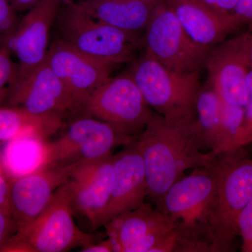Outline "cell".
I'll use <instances>...</instances> for the list:
<instances>
[{"label": "cell", "instance_id": "52a82bcc", "mask_svg": "<svg viewBox=\"0 0 252 252\" xmlns=\"http://www.w3.org/2000/svg\"><path fill=\"white\" fill-rule=\"evenodd\" d=\"M154 114L129 72L104 81L84 111V116L103 121L132 136L144 130Z\"/></svg>", "mask_w": 252, "mask_h": 252}, {"label": "cell", "instance_id": "f546056e", "mask_svg": "<svg viewBox=\"0 0 252 252\" xmlns=\"http://www.w3.org/2000/svg\"><path fill=\"white\" fill-rule=\"evenodd\" d=\"M200 1L220 14L233 13L238 0H200Z\"/></svg>", "mask_w": 252, "mask_h": 252}, {"label": "cell", "instance_id": "8992f818", "mask_svg": "<svg viewBox=\"0 0 252 252\" xmlns=\"http://www.w3.org/2000/svg\"><path fill=\"white\" fill-rule=\"evenodd\" d=\"M215 162V251L230 252L238 235L239 215L252 199V159L240 148L217 155Z\"/></svg>", "mask_w": 252, "mask_h": 252}, {"label": "cell", "instance_id": "5b68a950", "mask_svg": "<svg viewBox=\"0 0 252 252\" xmlns=\"http://www.w3.org/2000/svg\"><path fill=\"white\" fill-rule=\"evenodd\" d=\"M128 72L157 114L174 120L195 115V98L201 86L199 72L172 70L144 51Z\"/></svg>", "mask_w": 252, "mask_h": 252}, {"label": "cell", "instance_id": "8d00e7d4", "mask_svg": "<svg viewBox=\"0 0 252 252\" xmlns=\"http://www.w3.org/2000/svg\"><path fill=\"white\" fill-rule=\"evenodd\" d=\"M61 1H62L63 2H64V1H69V0H61Z\"/></svg>", "mask_w": 252, "mask_h": 252}, {"label": "cell", "instance_id": "836d02e7", "mask_svg": "<svg viewBox=\"0 0 252 252\" xmlns=\"http://www.w3.org/2000/svg\"><path fill=\"white\" fill-rule=\"evenodd\" d=\"M39 1L40 0H8L16 14L27 11Z\"/></svg>", "mask_w": 252, "mask_h": 252}, {"label": "cell", "instance_id": "5bb4252c", "mask_svg": "<svg viewBox=\"0 0 252 252\" xmlns=\"http://www.w3.org/2000/svg\"><path fill=\"white\" fill-rule=\"evenodd\" d=\"M6 102L9 107H21L36 115L64 119L78 114L65 86L46 60L11 88Z\"/></svg>", "mask_w": 252, "mask_h": 252}, {"label": "cell", "instance_id": "1f68e13d", "mask_svg": "<svg viewBox=\"0 0 252 252\" xmlns=\"http://www.w3.org/2000/svg\"><path fill=\"white\" fill-rule=\"evenodd\" d=\"M177 236L176 230L170 233L168 236L158 244L152 249V252H175L177 245Z\"/></svg>", "mask_w": 252, "mask_h": 252}, {"label": "cell", "instance_id": "277c9868", "mask_svg": "<svg viewBox=\"0 0 252 252\" xmlns=\"http://www.w3.org/2000/svg\"><path fill=\"white\" fill-rule=\"evenodd\" d=\"M67 182L55 192L45 210L34 220L19 226L0 252H63L96 242L75 224Z\"/></svg>", "mask_w": 252, "mask_h": 252}, {"label": "cell", "instance_id": "603a6c76", "mask_svg": "<svg viewBox=\"0 0 252 252\" xmlns=\"http://www.w3.org/2000/svg\"><path fill=\"white\" fill-rule=\"evenodd\" d=\"M245 108L221 102L220 128L223 153L235 150V142L243 126Z\"/></svg>", "mask_w": 252, "mask_h": 252}, {"label": "cell", "instance_id": "9c48e42d", "mask_svg": "<svg viewBox=\"0 0 252 252\" xmlns=\"http://www.w3.org/2000/svg\"><path fill=\"white\" fill-rule=\"evenodd\" d=\"M136 137L95 118H78L59 138L49 142L50 167L98 160L112 154L119 146L132 143Z\"/></svg>", "mask_w": 252, "mask_h": 252}, {"label": "cell", "instance_id": "7a4b0ae2", "mask_svg": "<svg viewBox=\"0 0 252 252\" xmlns=\"http://www.w3.org/2000/svg\"><path fill=\"white\" fill-rule=\"evenodd\" d=\"M215 160L207 166L194 168L190 175L175 182L155 201L157 209L175 223L178 236L175 252H216Z\"/></svg>", "mask_w": 252, "mask_h": 252}, {"label": "cell", "instance_id": "44dd1931", "mask_svg": "<svg viewBox=\"0 0 252 252\" xmlns=\"http://www.w3.org/2000/svg\"><path fill=\"white\" fill-rule=\"evenodd\" d=\"M57 116L36 115L18 107H0V142L33 136L47 140L64 126Z\"/></svg>", "mask_w": 252, "mask_h": 252}, {"label": "cell", "instance_id": "f1b7e54d", "mask_svg": "<svg viewBox=\"0 0 252 252\" xmlns=\"http://www.w3.org/2000/svg\"><path fill=\"white\" fill-rule=\"evenodd\" d=\"M17 230L18 225L14 220L0 210V251Z\"/></svg>", "mask_w": 252, "mask_h": 252}, {"label": "cell", "instance_id": "e575fe53", "mask_svg": "<svg viewBox=\"0 0 252 252\" xmlns=\"http://www.w3.org/2000/svg\"><path fill=\"white\" fill-rule=\"evenodd\" d=\"M246 35L247 44H248L249 57H250V64L252 69V31L245 33Z\"/></svg>", "mask_w": 252, "mask_h": 252}, {"label": "cell", "instance_id": "d6a6232c", "mask_svg": "<svg viewBox=\"0 0 252 252\" xmlns=\"http://www.w3.org/2000/svg\"><path fill=\"white\" fill-rule=\"evenodd\" d=\"M81 252H114V246L110 239L107 238L99 243L90 244L87 246L81 248Z\"/></svg>", "mask_w": 252, "mask_h": 252}, {"label": "cell", "instance_id": "4fadbf2b", "mask_svg": "<svg viewBox=\"0 0 252 252\" xmlns=\"http://www.w3.org/2000/svg\"><path fill=\"white\" fill-rule=\"evenodd\" d=\"M103 226L114 252H152L175 230L170 217L144 203L113 217Z\"/></svg>", "mask_w": 252, "mask_h": 252}, {"label": "cell", "instance_id": "e0dca14e", "mask_svg": "<svg viewBox=\"0 0 252 252\" xmlns=\"http://www.w3.org/2000/svg\"><path fill=\"white\" fill-rule=\"evenodd\" d=\"M113 160L114 184L102 226L119 214L140 207L148 195L145 166L136 139L113 155Z\"/></svg>", "mask_w": 252, "mask_h": 252}, {"label": "cell", "instance_id": "7402d4cb", "mask_svg": "<svg viewBox=\"0 0 252 252\" xmlns=\"http://www.w3.org/2000/svg\"><path fill=\"white\" fill-rule=\"evenodd\" d=\"M220 114L221 100L207 81L200 86L195 98V121L205 148L217 155L223 154Z\"/></svg>", "mask_w": 252, "mask_h": 252}, {"label": "cell", "instance_id": "d590c367", "mask_svg": "<svg viewBox=\"0 0 252 252\" xmlns=\"http://www.w3.org/2000/svg\"><path fill=\"white\" fill-rule=\"evenodd\" d=\"M4 38L3 36H0V47L3 45V43H4Z\"/></svg>", "mask_w": 252, "mask_h": 252}, {"label": "cell", "instance_id": "484cf974", "mask_svg": "<svg viewBox=\"0 0 252 252\" xmlns=\"http://www.w3.org/2000/svg\"><path fill=\"white\" fill-rule=\"evenodd\" d=\"M238 231L243 239V251L252 252V199L239 215Z\"/></svg>", "mask_w": 252, "mask_h": 252}, {"label": "cell", "instance_id": "6da1fadb", "mask_svg": "<svg viewBox=\"0 0 252 252\" xmlns=\"http://www.w3.org/2000/svg\"><path fill=\"white\" fill-rule=\"evenodd\" d=\"M136 142L143 158L148 195L154 201L186 171L211 165L217 156L203 152L195 115L174 120L154 113Z\"/></svg>", "mask_w": 252, "mask_h": 252}, {"label": "cell", "instance_id": "8fae6325", "mask_svg": "<svg viewBox=\"0 0 252 252\" xmlns=\"http://www.w3.org/2000/svg\"><path fill=\"white\" fill-rule=\"evenodd\" d=\"M205 66L207 81L221 102L245 108L249 99L247 78L252 69L245 33L212 48Z\"/></svg>", "mask_w": 252, "mask_h": 252}, {"label": "cell", "instance_id": "ac0fdd59", "mask_svg": "<svg viewBox=\"0 0 252 252\" xmlns=\"http://www.w3.org/2000/svg\"><path fill=\"white\" fill-rule=\"evenodd\" d=\"M190 39L208 49L245 23L233 13L219 14L200 0H163Z\"/></svg>", "mask_w": 252, "mask_h": 252}, {"label": "cell", "instance_id": "4dcf8cb0", "mask_svg": "<svg viewBox=\"0 0 252 252\" xmlns=\"http://www.w3.org/2000/svg\"><path fill=\"white\" fill-rule=\"evenodd\" d=\"M233 13L245 24L252 23V0H238Z\"/></svg>", "mask_w": 252, "mask_h": 252}, {"label": "cell", "instance_id": "ffe728a7", "mask_svg": "<svg viewBox=\"0 0 252 252\" xmlns=\"http://www.w3.org/2000/svg\"><path fill=\"white\" fill-rule=\"evenodd\" d=\"M4 143L0 146L1 158L13 180L50 167L49 142L46 139L27 136Z\"/></svg>", "mask_w": 252, "mask_h": 252}, {"label": "cell", "instance_id": "ba28073f", "mask_svg": "<svg viewBox=\"0 0 252 252\" xmlns=\"http://www.w3.org/2000/svg\"><path fill=\"white\" fill-rule=\"evenodd\" d=\"M145 32L144 51L165 67L193 73L205 66L210 49L190 39L163 0L158 4Z\"/></svg>", "mask_w": 252, "mask_h": 252}, {"label": "cell", "instance_id": "83f0119b", "mask_svg": "<svg viewBox=\"0 0 252 252\" xmlns=\"http://www.w3.org/2000/svg\"><path fill=\"white\" fill-rule=\"evenodd\" d=\"M13 180L5 168L0 152V210L10 216L9 199ZM11 217V216H10Z\"/></svg>", "mask_w": 252, "mask_h": 252}, {"label": "cell", "instance_id": "7c38bea8", "mask_svg": "<svg viewBox=\"0 0 252 252\" xmlns=\"http://www.w3.org/2000/svg\"><path fill=\"white\" fill-rule=\"evenodd\" d=\"M46 61L65 86L78 113L83 114L91 96L111 77L115 67L86 56L58 39L50 45Z\"/></svg>", "mask_w": 252, "mask_h": 252}, {"label": "cell", "instance_id": "3957f363", "mask_svg": "<svg viewBox=\"0 0 252 252\" xmlns=\"http://www.w3.org/2000/svg\"><path fill=\"white\" fill-rule=\"evenodd\" d=\"M54 28L59 40L114 66L132 61L138 46L136 34L96 19L71 0L63 2Z\"/></svg>", "mask_w": 252, "mask_h": 252}, {"label": "cell", "instance_id": "4316f807", "mask_svg": "<svg viewBox=\"0 0 252 252\" xmlns=\"http://www.w3.org/2000/svg\"><path fill=\"white\" fill-rule=\"evenodd\" d=\"M18 21L17 14L8 0H0V36L6 37L11 34Z\"/></svg>", "mask_w": 252, "mask_h": 252}, {"label": "cell", "instance_id": "30bf717a", "mask_svg": "<svg viewBox=\"0 0 252 252\" xmlns=\"http://www.w3.org/2000/svg\"><path fill=\"white\" fill-rule=\"evenodd\" d=\"M62 4L61 0H40L26 11L14 32L4 38L3 44L18 60L11 88L45 61L51 31Z\"/></svg>", "mask_w": 252, "mask_h": 252}, {"label": "cell", "instance_id": "2e32d148", "mask_svg": "<svg viewBox=\"0 0 252 252\" xmlns=\"http://www.w3.org/2000/svg\"><path fill=\"white\" fill-rule=\"evenodd\" d=\"M79 164L49 167L13 180L10 192V216L18 228L34 220L45 210L55 192L67 182Z\"/></svg>", "mask_w": 252, "mask_h": 252}, {"label": "cell", "instance_id": "d4e9b609", "mask_svg": "<svg viewBox=\"0 0 252 252\" xmlns=\"http://www.w3.org/2000/svg\"><path fill=\"white\" fill-rule=\"evenodd\" d=\"M248 86L249 99L245 107V118L235 142V149L244 148L252 144V69L248 73Z\"/></svg>", "mask_w": 252, "mask_h": 252}, {"label": "cell", "instance_id": "9a60e30c", "mask_svg": "<svg viewBox=\"0 0 252 252\" xmlns=\"http://www.w3.org/2000/svg\"><path fill=\"white\" fill-rule=\"evenodd\" d=\"M114 180L113 155L82 162L67 181L74 210L90 222L92 229L102 226Z\"/></svg>", "mask_w": 252, "mask_h": 252}, {"label": "cell", "instance_id": "cb8c5ba5", "mask_svg": "<svg viewBox=\"0 0 252 252\" xmlns=\"http://www.w3.org/2000/svg\"><path fill=\"white\" fill-rule=\"evenodd\" d=\"M11 56L9 48L3 44L0 47V107L7 100L16 77L17 64L14 63Z\"/></svg>", "mask_w": 252, "mask_h": 252}, {"label": "cell", "instance_id": "d6986e66", "mask_svg": "<svg viewBox=\"0 0 252 252\" xmlns=\"http://www.w3.org/2000/svg\"><path fill=\"white\" fill-rule=\"evenodd\" d=\"M160 0H84L79 4L93 17L137 34L145 31Z\"/></svg>", "mask_w": 252, "mask_h": 252}]
</instances>
